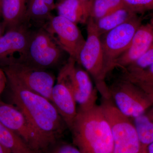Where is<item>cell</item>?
I'll use <instances>...</instances> for the list:
<instances>
[{
  "mask_svg": "<svg viewBox=\"0 0 153 153\" xmlns=\"http://www.w3.org/2000/svg\"><path fill=\"white\" fill-rule=\"evenodd\" d=\"M146 153H153V143L148 146Z\"/></svg>",
  "mask_w": 153,
  "mask_h": 153,
  "instance_id": "obj_32",
  "label": "cell"
},
{
  "mask_svg": "<svg viewBox=\"0 0 153 153\" xmlns=\"http://www.w3.org/2000/svg\"><path fill=\"white\" fill-rule=\"evenodd\" d=\"M123 5L139 15L153 11V0H122Z\"/></svg>",
  "mask_w": 153,
  "mask_h": 153,
  "instance_id": "obj_23",
  "label": "cell"
},
{
  "mask_svg": "<svg viewBox=\"0 0 153 153\" xmlns=\"http://www.w3.org/2000/svg\"><path fill=\"white\" fill-rule=\"evenodd\" d=\"M43 1H44V2L49 6L52 10L56 8V4L54 2L55 0H43Z\"/></svg>",
  "mask_w": 153,
  "mask_h": 153,
  "instance_id": "obj_29",
  "label": "cell"
},
{
  "mask_svg": "<svg viewBox=\"0 0 153 153\" xmlns=\"http://www.w3.org/2000/svg\"><path fill=\"white\" fill-rule=\"evenodd\" d=\"M153 43V25H141L134 35L129 47L117 60L115 67L124 69L137 60Z\"/></svg>",
  "mask_w": 153,
  "mask_h": 153,
  "instance_id": "obj_12",
  "label": "cell"
},
{
  "mask_svg": "<svg viewBox=\"0 0 153 153\" xmlns=\"http://www.w3.org/2000/svg\"><path fill=\"white\" fill-rule=\"evenodd\" d=\"M121 78L127 79L137 85H145L153 87V64L142 70L124 71Z\"/></svg>",
  "mask_w": 153,
  "mask_h": 153,
  "instance_id": "obj_22",
  "label": "cell"
},
{
  "mask_svg": "<svg viewBox=\"0 0 153 153\" xmlns=\"http://www.w3.org/2000/svg\"><path fill=\"white\" fill-rule=\"evenodd\" d=\"M63 52L43 28L32 32L25 55L22 59L16 60L35 68L47 70L60 63Z\"/></svg>",
  "mask_w": 153,
  "mask_h": 153,
  "instance_id": "obj_5",
  "label": "cell"
},
{
  "mask_svg": "<svg viewBox=\"0 0 153 153\" xmlns=\"http://www.w3.org/2000/svg\"><path fill=\"white\" fill-rule=\"evenodd\" d=\"M32 32L28 25L24 24L6 31L0 38V67H2L12 59H21L27 49Z\"/></svg>",
  "mask_w": 153,
  "mask_h": 153,
  "instance_id": "obj_11",
  "label": "cell"
},
{
  "mask_svg": "<svg viewBox=\"0 0 153 153\" xmlns=\"http://www.w3.org/2000/svg\"><path fill=\"white\" fill-rule=\"evenodd\" d=\"M72 91L75 101L79 106L96 103L98 91L96 87H94L89 74L77 66L75 68Z\"/></svg>",
  "mask_w": 153,
  "mask_h": 153,
  "instance_id": "obj_14",
  "label": "cell"
},
{
  "mask_svg": "<svg viewBox=\"0 0 153 153\" xmlns=\"http://www.w3.org/2000/svg\"><path fill=\"white\" fill-rule=\"evenodd\" d=\"M5 29L4 27L2 22H0V38L4 35L5 33Z\"/></svg>",
  "mask_w": 153,
  "mask_h": 153,
  "instance_id": "obj_30",
  "label": "cell"
},
{
  "mask_svg": "<svg viewBox=\"0 0 153 153\" xmlns=\"http://www.w3.org/2000/svg\"><path fill=\"white\" fill-rule=\"evenodd\" d=\"M55 8L58 16L64 17L76 25L86 24L89 18L85 15L78 0H64L57 3Z\"/></svg>",
  "mask_w": 153,
  "mask_h": 153,
  "instance_id": "obj_19",
  "label": "cell"
},
{
  "mask_svg": "<svg viewBox=\"0 0 153 153\" xmlns=\"http://www.w3.org/2000/svg\"><path fill=\"white\" fill-rule=\"evenodd\" d=\"M52 11L43 0H27L26 23L29 25L30 20L46 23L52 16Z\"/></svg>",
  "mask_w": 153,
  "mask_h": 153,
  "instance_id": "obj_20",
  "label": "cell"
},
{
  "mask_svg": "<svg viewBox=\"0 0 153 153\" xmlns=\"http://www.w3.org/2000/svg\"><path fill=\"white\" fill-rule=\"evenodd\" d=\"M0 144L12 153H38L21 137L0 123Z\"/></svg>",
  "mask_w": 153,
  "mask_h": 153,
  "instance_id": "obj_18",
  "label": "cell"
},
{
  "mask_svg": "<svg viewBox=\"0 0 153 153\" xmlns=\"http://www.w3.org/2000/svg\"><path fill=\"white\" fill-rule=\"evenodd\" d=\"M123 5L122 0H92L90 17L97 20Z\"/></svg>",
  "mask_w": 153,
  "mask_h": 153,
  "instance_id": "obj_21",
  "label": "cell"
},
{
  "mask_svg": "<svg viewBox=\"0 0 153 153\" xmlns=\"http://www.w3.org/2000/svg\"><path fill=\"white\" fill-rule=\"evenodd\" d=\"M27 2V0H2V17L6 32L26 24Z\"/></svg>",
  "mask_w": 153,
  "mask_h": 153,
  "instance_id": "obj_15",
  "label": "cell"
},
{
  "mask_svg": "<svg viewBox=\"0 0 153 153\" xmlns=\"http://www.w3.org/2000/svg\"><path fill=\"white\" fill-rule=\"evenodd\" d=\"M43 28L69 57L79 65V54L85 40L76 24L58 15L51 17Z\"/></svg>",
  "mask_w": 153,
  "mask_h": 153,
  "instance_id": "obj_10",
  "label": "cell"
},
{
  "mask_svg": "<svg viewBox=\"0 0 153 153\" xmlns=\"http://www.w3.org/2000/svg\"><path fill=\"white\" fill-rule=\"evenodd\" d=\"M2 0H0V16L2 17Z\"/></svg>",
  "mask_w": 153,
  "mask_h": 153,
  "instance_id": "obj_34",
  "label": "cell"
},
{
  "mask_svg": "<svg viewBox=\"0 0 153 153\" xmlns=\"http://www.w3.org/2000/svg\"><path fill=\"white\" fill-rule=\"evenodd\" d=\"M10 103L22 111L32 126L51 144L63 134L66 123L51 101L21 85L7 75Z\"/></svg>",
  "mask_w": 153,
  "mask_h": 153,
  "instance_id": "obj_1",
  "label": "cell"
},
{
  "mask_svg": "<svg viewBox=\"0 0 153 153\" xmlns=\"http://www.w3.org/2000/svg\"><path fill=\"white\" fill-rule=\"evenodd\" d=\"M0 153H12L9 150L0 144Z\"/></svg>",
  "mask_w": 153,
  "mask_h": 153,
  "instance_id": "obj_31",
  "label": "cell"
},
{
  "mask_svg": "<svg viewBox=\"0 0 153 153\" xmlns=\"http://www.w3.org/2000/svg\"><path fill=\"white\" fill-rule=\"evenodd\" d=\"M0 123L21 137L38 153H45L51 144L31 125L14 105L0 100Z\"/></svg>",
  "mask_w": 153,
  "mask_h": 153,
  "instance_id": "obj_7",
  "label": "cell"
},
{
  "mask_svg": "<svg viewBox=\"0 0 153 153\" xmlns=\"http://www.w3.org/2000/svg\"><path fill=\"white\" fill-rule=\"evenodd\" d=\"M142 24L138 15L101 36L107 74L115 68V63L129 47L134 35Z\"/></svg>",
  "mask_w": 153,
  "mask_h": 153,
  "instance_id": "obj_9",
  "label": "cell"
},
{
  "mask_svg": "<svg viewBox=\"0 0 153 153\" xmlns=\"http://www.w3.org/2000/svg\"><path fill=\"white\" fill-rule=\"evenodd\" d=\"M69 129L81 153H113L111 128L101 105L79 106Z\"/></svg>",
  "mask_w": 153,
  "mask_h": 153,
  "instance_id": "obj_2",
  "label": "cell"
},
{
  "mask_svg": "<svg viewBox=\"0 0 153 153\" xmlns=\"http://www.w3.org/2000/svg\"><path fill=\"white\" fill-rule=\"evenodd\" d=\"M7 75L13 77L21 85L51 101L55 77L47 70L35 68L12 59L1 67Z\"/></svg>",
  "mask_w": 153,
  "mask_h": 153,
  "instance_id": "obj_8",
  "label": "cell"
},
{
  "mask_svg": "<svg viewBox=\"0 0 153 153\" xmlns=\"http://www.w3.org/2000/svg\"><path fill=\"white\" fill-rule=\"evenodd\" d=\"M151 13L149 16V22L153 25V11Z\"/></svg>",
  "mask_w": 153,
  "mask_h": 153,
  "instance_id": "obj_33",
  "label": "cell"
},
{
  "mask_svg": "<svg viewBox=\"0 0 153 153\" xmlns=\"http://www.w3.org/2000/svg\"><path fill=\"white\" fill-rule=\"evenodd\" d=\"M7 79L4 71L0 67V95L4 92L7 87Z\"/></svg>",
  "mask_w": 153,
  "mask_h": 153,
  "instance_id": "obj_26",
  "label": "cell"
},
{
  "mask_svg": "<svg viewBox=\"0 0 153 153\" xmlns=\"http://www.w3.org/2000/svg\"><path fill=\"white\" fill-rule=\"evenodd\" d=\"M64 1V0H57V3H60V2L63 1Z\"/></svg>",
  "mask_w": 153,
  "mask_h": 153,
  "instance_id": "obj_35",
  "label": "cell"
},
{
  "mask_svg": "<svg viewBox=\"0 0 153 153\" xmlns=\"http://www.w3.org/2000/svg\"><path fill=\"white\" fill-rule=\"evenodd\" d=\"M51 101L69 129L77 110L76 103L70 88L63 82L57 80L52 89Z\"/></svg>",
  "mask_w": 153,
  "mask_h": 153,
  "instance_id": "obj_13",
  "label": "cell"
},
{
  "mask_svg": "<svg viewBox=\"0 0 153 153\" xmlns=\"http://www.w3.org/2000/svg\"><path fill=\"white\" fill-rule=\"evenodd\" d=\"M133 120L142 148L146 153L148 146L153 143V105Z\"/></svg>",
  "mask_w": 153,
  "mask_h": 153,
  "instance_id": "obj_17",
  "label": "cell"
},
{
  "mask_svg": "<svg viewBox=\"0 0 153 153\" xmlns=\"http://www.w3.org/2000/svg\"><path fill=\"white\" fill-rule=\"evenodd\" d=\"M142 88L149 97L153 105V87L145 85H137Z\"/></svg>",
  "mask_w": 153,
  "mask_h": 153,
  "instance_id": "obj_28",
  "label": "cell"
},
{
  "mask_svg": "<svg viewBox=\"0 0 153 153\" xmlns=\"http://www.w3.org/2000/svg\"><path fill=\"white\" fill-rule=\"evenodd\" d=\"M111 100L117 109L130 118H134L146 111L153 104L139 86L121 78L108 87Z\"/></svg>",
  "mask_w": 153,
  "mask_h": 153,
  "instance_id": "obj_6",
  "label": "cell"
},
{
  "mask_svg": "<svg viewBox=\"0 0 153 153\" xmlns=\"http://www.w3.org/2000/svg\"><path fill=\"white\" fill-rule=\"evenodd\" d=\"M81 4L85 15L90 18L91 7L92 0H78Z\"/></svg>",
  "mask_w": 153,
  "mask_h": 153,
  "instance_id": "obj_27",
  "label": "cell"
},
{
  "mask_svg": "<svg viewBox=\"0 0 153 153\" xmlns=\"http://www.w3.org/2000/svg\"><path fill=\"white\" fill-rule=\"evenodd\" d=\"M153 64V43L139 59L123 69L124 71H133L144 69Z\"/></svg>",
  "mask_w": 153,
  "mask_h": 153,
  "instance_id": "obj_24",
  "label": "cell"
},
{
  "mask_svg": "<svg viewBox=\"0 0 153 153\" xmlns=\"http://www.w3.org/2000/svg\"><path fill=\"white\" fill-rule=\"evenodd\" d=\"M87 38L79 54V65L92 76L96 87L102 98H111L108 86L105 81L107 74L105 67L101 36L96 27L93 19L87 23Z\"/></svg>",
  "mask_w": 153,
  "mask_h": 153,
  "instance_id": "obj_3",
  "label": "cell"
},
{
  "mask_svg": "<svg viewBox=\"0 0 153 153\" xmlns=\"http://www.w3.org/2000/svg\"><path fill=\"white\" fill-rule=\"evenodd\" d=\"M45 153H81L74 145L57 140L51 145Z\"/></svg>",
  "mask_w": 153,
  "mask_h": 153,
  "instance_id": "obj_25",
  "label": "cell"
},
{
  "mask_svg": "<svg viewBox=\"0 0 153 153\" xmlns=\"http://www.w3.org/2000/svg\"><path fill=\"white\" fill-rule=\"evenodd\" d=\"M137 15L123 5L100 19L93 20L97 31L102 36L128 22Z\"/></svg>",
  "mask_w": 153,
  "mask_h": 153,
  "instance_id": "obj_16",
  "label": "cell"
},
{
  "mask_svg": "<svg viewBox=\"0 0 153 153\" xmlns=\"http://www.w3.org/2000/svg\"><path fill=\"white\" fill-rule=\"evenodd\" d=\"M101 105L111 128L113 153H145L131 118L117 109L111 98H102Z\"/></svg>",
  "mask_w": 153,
  "mask_h": 153,
  "instance_id": "obj_4",
  "label": "cell"
}]
</instances>
